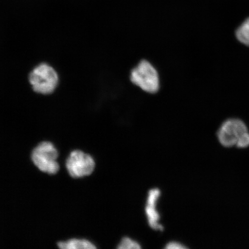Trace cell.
<instances>
[{
    "instance_id": "cell-1",
    "label": "cell",
    "mask_w": 249,
    "mask_h": 249,
    "mask_svg": "<svg viewBox=\"0 0 249 249\" xmlns=\"http://www.w3.org/2000/svg\"><path fill=\"white\" fill-rule=\"evenodd\" d=\"M129 79L134 85L146 93H157L160 88V74L148 60L140 61L130 71Z\"/></svg>"
},
{
    "instance_id": "cell-2",
    "label": "cell",
    "mask_w": 249,
    "mask_h": 249,
    "mask_svg": "<svg viewBox=\"0 0 249 249\" xmlns=\"http://www.w3.org/2000/svg\"><path fill=\"white\" fill-rule=\"evenodd\" d=\"M30 85L34 91L43 95L53 92L58 84V76L53 68L47 64H40L31 71Z\"/></svg>"
},
{
    "instance_id": "cell-3",
    "label": "cell",
    "mask_w": 249,
    "mask_h": 249,
    "mask_svg": "<svg viewBox=\"0 0 249 249\" xmlns=\"http://www.w3.org/2000/svg\"><path fill=\"white\" fill-rule=\"evenodd\" d=\"M248 132L249 127L244 120L238 117H230L221 124L216 136L223 147L231 148L236 146L242 137Z\"/></svg>"
},
{
    "instance_id": "cell-4",
    "label": "cell",
    "mask_w": 249,
    "mask_h": 249,
    "mask_svg": "<svg viewBox=\"0 0 249 249\" xmlns=\"http://www.w3.org/2000/svg\"><path fill=\"white\" fill-rule=\"evenodd\" d=\"M58 153L52 143L42 142L34 149L32 160L34 164L43 172L50 174L57 173L60 169L57 161Z\"/></svg>"
},
{
    "instance_id": "cell-5",
    "label": "cell",
    "mask_w": 249,
    "mask_h": 249,
    "mask_svg": "<svg viewBox=\"0 0 249 249\" xmlns=\"http://www.w3.org/2000/svg\"><path fill=\"white\" fill-rule=\"evenodd\" d=\"M68 173L73 178H82L93 173L95 167L94 160L91 155L82 151L71 152L66 162Z\"/></svg>"
},
{
    "instance_id": "cell-6",
    "label": "cell",
    "mask_w": 249,
    "mask_h": 249,
    "mask_svg": "<svg viewBox=\"0 0 249 249\" xmlns=\"http://www.w3.org/2000/svg\"><path fill=\"white\" fill-rule=\"evenodd\" d=\"M160 195V189L153 188L149 190L146 202L145 213L148 225L152 229L163 231L164 227L160 223V215L157 208L158 202Z\"/></svg>"
},
{
    "instance_id": "cell-7",
    "label": "cell",
    "mask_w": 249,
    "mask_h": 249,
    "mask_svg": "<svg viewBox=\"0 0 249 249\" xmlns=\"http://www.w3.org/2000/svg\"><path fill=\"white\" fill-rule=\"evenodd\" d=\"M234 36L238 42L249 48V17L235 28Z\"/></svg>"
},
{
    "instance_id": "cell-8",
    "label": "cell",
    "mask_w": 249,
    "mask_h": 249,
    "mask_svg": "<svg viewBox=\"0 0 249 249\" xmlns=\"http://www.w3.org/2000/svg\"><path fill=\"white\" fill-rule=\"evenodd\" d=\"M58 247L62 249H94L95 245L86 239H73L66 242H60Z\"/></svg>"
},
{
    "instance_id": "cell-9",
    "label": "cell",
    "mask_w": 249,
    "mask_h": 249,
    "mask_svg": "<svg viewBox=\"0 0 249 249\" xmlns=\"http://www.w3.org/2000/svg\"><path fill=\"white\" fill-rule=\"evenodd\" d=\"M119 249H140L142 248L141 245L138 241L133 240L129 237H124L120 241L118 245Z\"/></svg>"
},
{
    "instance_id": "cell-10",
    "label": "cell",
    "mask_w": 249,
    "mask_h": 249,
    "mask_svg": "<svg viewBox=\"0 0 249 249\" xmlns=\"http://www.w3.org/2000/svg\"><path fill=\"white\" fill-rule=\"evenodd\" d=\"M236 147L239 148H246L249 147V132L246 133L239 140Z\"/></svg>"
},
{
    "instance_id": "cell-11",
    "label": "cell",
    "mask_w": 249,
    "mask_h": 249,
    "mask_svg": "<svg viewBox=\"0 0 249 249\" xmlns=\"http://www.w3.org/2000/svg\"><path fill=\"white\" fill-rule=\"evenodd\" d=\"M165 249H188L185 245L178 241H170L166 245Z\"/></svg>"
}]
</instances>
